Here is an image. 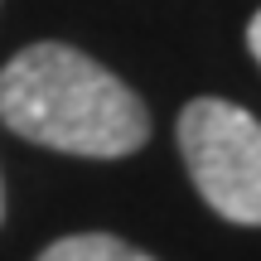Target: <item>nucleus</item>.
<instances>
[{
    "label": "nucleus",
    "mask_w": 261,
    "mask_h": 261,
    "mask_svg": "<svg viewBox=\"0 0 261 261\" xmlns=\"http://www.w3.org/2000/svg\"><path fill=\"white\" fill-rule=\"evenodd\" d=\"M0 121L34 145L83 160H121L150 140L145 102L68 44H29L0 68Z\"/></svg>",
    "instance_id": "nucleus-1"
},
{
    "label": "nucleus",
    "mask_w": 261,
    "mask_h": 261,
    "mask_svg": "<svg viewBox=\"0 0 261 261\" xmlns=\"http://www.w3.org/2000/svg\"><path fill=\"white\" fill-rule=\"evenodd\" d=\"M179 150L213 213L261 227V121L252 112L223 97H194L179 112Z\"/></svg>",
    "instance_id": "nucleus-2"
},
{
    "label": "nucleus",
    "mask_w": 261,
    "mask_h": 261,
    "mask_svg": "<svg viewBox=\"0 0 261 261\" xmlns=\"http://www.w3.org/2000/svg\"><path fill=\"white\" fill-rule=\"evenodd\" d=\"M39 261H155V256H145L140 247H130L112 232H77V237L54 242Z\"/></svg>",
    "instance_id": "nucleus-3"
},
{
    "label": "nucleus",
    "mask_w": 261,
    "mask_h": 261,
    "mask_svg": "<svg viewBox=\"0 0 261 261\" xmlns=\"http://www.w3.org/2000/svg\"><path fill=\"white\" fill-rule=\"evenodd\" d=\"M247 48H252V58L261 63V10L252 15V24H247Z\"/></svg>",
    "instance_id": "nucleus-4"
},
{
    "label": "nucleus",
    "mask_w": 261,
    "mask_h": 261,
    "mask_svg": "<svg viewBox=\"0 0 261 261\" xmlns=\"http://www.w3.org/2000/svg\"><path fill=\"white\" fill-rule=\"evenodd\" d=\"M0 218H5V184H0Z\"/></svg>",
    "instance_id": "nucleus-5"
}]
</instances>
